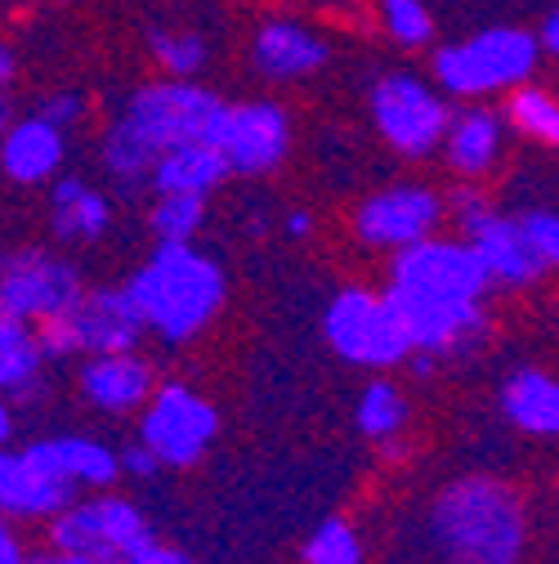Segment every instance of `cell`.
<instances>
[{
    "mask_svg": "<svg viewBox=\"0 0 559 564\" xmlns=\"http://www.w3.org/2000/svg\"><path fill=\"white\" fill-rule=\"evenodd\" d=\"M41 377H45V355L36 345V332L0 314V394L28 399L41 386Z\"/></svg>",
    "mask_w": 559,
    "mask_h": 564,
    "instance_id": "25",
    "label": "cell"
},
{
    "mask_svg": "<svg viewBox=\"0 0 559 564\" xmlns=\"http://www.w3.org/2000/svg\"><path fill=\"white\" fill-rule=\"evenodd\" d=\"M6 126H10V99H6V90H0V134H6Z\"/></svg>",
    "mask_w": 559,
    "mask_h": 564,
    "instance_id": "42",
    "label": "cell"
},
{
    "mask_svg": "<svg viewBox=\"0 0 559 564\" xmlns=\"http://www.w3.org/2000/svg\"><path fill=\"white\" fill-rule=\"evenodd\" d=\"M220 435V416L216 403L201 399L193 386L184 381H162L149 403L139 408V448H149L157 457L162 470H179V466H197L206 457V448Z\"/></svg>",
    "mask_w": 559,
    "mask_h": 564,
    "instance_id": "7",
    "label": "cell"
},
{
    "mask_svg": "<svg viewBox=\"0 0 559 564\" xmlns=\"http://www.w3.org/2000/svg\"><path fill=\"white\" fill-rule=\"evenodd\" d=\"M497 403H502V416L511 421L519 435L550 440L559 431V386L541 368H515L502 381Z\"/></svg>",
    "mask_w": 559,
    "mask_h": 564,
    "instance_id": "23",
    "label": "cell"
},
{
    "mask_svg": "<svg viewBox=\"0 0 559 564\" xmlns=\"http://www.w3.org/2000/svg\"><path fill=\"white\" fill-rule=\"evenodd\" d=\"M112 225V206L99 188H90L86 180L77 175H63L54 184V197H50V229L58 242H77V247H90L108 234Z\"/></svg>",
    "mask_w": 559,
    "mask_h": 564,
    "instance_id": "24",
    "label": "cell"
},
{
    "mask_svg": "<svg viewBox=\"0 0 559 564\" xmlns=\"http://www.w3.org/2000/svg\"><path fill=\"white\" fill-rule=\"evenodd\" d=\"M77 386L86 394V403H95L99 412L108 416H130L149 403V394L157 390V372L144 355H134V349H125V355H95L81 364L77 372Z\"/></svg>",
    "mask_w": 559,
    "mask_h": 564,
    "instance_id": "16",
    "label": "cell"
},
{
    "mask_svg": "<svg viewBox=\"0 0 559 564\" xmlns=\"http://www.w3.org/2000/svg\"><path fill=\"white\" fill-rule=\"evenodd\" d=\"M125 564H193V555H184L179 546H162V542H153V546H144L139 555H130Z\"/></svg>",
    "mask_w": 559,
    "mask_h": 564,
    "instance_id": "36",
    "label": "cell"
},
{
    "mask_svg": "<svg viewBox=\"0 0 559 564\" xmlns=\"http://www.w3.org/2000/svg\"><path fill=\"white\" fill-rule=\"evenodd\" d=\"M45 542L50 551L63 555H86V560H108L125 564L144 546L157 542L149 516L139 511L130 498L117 492H95V498H77L73 507H63L54 520H45Z\"/></svg>",
    "mask_w": 559,
    "mask_h": 564,
    "instance_id": "5",
    "label": "cell"
},
{
    "mask_svg": "<svg viewBox=\"0 0 559 564\" xmlns=\"http://www.w3.org/2000/svg\"><path fill=\"white\" fill-rule=\"evenodd\" d=\"M206 225L201 197H157L149 210V229L157 242H193Z\"/></svg>",
    "mask_w": 559,
    "mask_h": 564,
    "instance_id": "28",
    "label": "cell"
},
{
    "mask_svg": "<svg viewBox=\"0 0 559 564\" xmlns=\"http://www.w3.org/2000/svg\"><path fill=\"white\" fill-rule=\"evenodd\" d=\"M541 50L524 28H483L470 41L443 45L435 54V82L452 99L502 95L537 77Z\"/></svg>",
    "mask_w": 559,
    "mask_h": 564,
    "instance_id": "4",
    "label": "cell"
},
{
    "mask_svg": "<svg viewBox=\"0 0 559 564\" xmlns=\"http://www.w3.org/2000/svg\"><path fill=\"white\" fill-rule=\"evenodd\" d=\"M41 470H50L54 479L73 484L77 492H108L121 479L117 453L90 435H50V440H32L23 448Z\"/></svg>",
    "mask_w": 559,
    "mask_h": 564,
    "instance_id": "19",
    "label": "cell"
},
{
    "mask_svg": "<svg viewBox=\"0 0 559 564\" xmlns=\"http://www.w3.org/2000/svg\"><path fill=\"white\" fill-rule=\"evenodd\" d=\"M28 546H23V538H19V529L10 524V520H0V564H28Z\"/></svg>",
    "mask_w": 559,
    "mask_h": 564,
    "instance_id": "35",
    "label": "cell"
},
{
    "mask_svg": "<svg viewBox=\"0 0 559 564\" xmlns=\"http://www.w3.org/2000/svg\"><path fill=\"white\" fill-rule=\"evenodd\" d=\"M430 538L439 564H524L528 507L511 484L493 475H465L435 498Z\"/></svg>",
    "mask_w": 559,
    "mask_h": 564,
    "instance_id": "2",
    "label": "cell"
},
{
    "mask_svg": "<svg viewBox=\"0 0 559 564\" xmlns=\"http://www.w3.org/2000/svg\"><path fill=\"white\" fill-rule=\"evenodd\" d=\"M224 99L197 82H153L139 86L121 117L99 139V162L121 188H144L153 162L175 144H216Z\"/></svg>",
    "mask_w": 559,
    "mask_h": 564,
    "instance_id": "1",
    "label": "cell"
},
{
    "mask_svg": "<svg viewBox=\"0 0 559 564\" xmlns=\"http://www.w3.org/2000/svg\"><path fill=\"white\" fill-rule=\"evenodd\" d=\"M390 288L412 292V296H430V301H474L483 305V296L493 292L479 256L470 251L465 238H426L412 242L403 251L390 256Z\"/></svg>",
    "mask_w": 559,
    "mask_h": 564,
    "instance_id": "10",
    "label": "cell"
},
{
    "mask_svg": "<svg viewBox=\"0 0 559 564\" xmlns=\"http://www.w3.org/2000/svg\"><path fill=\"white\" fill-rule=\"evenodd\" d=\"M354 421H359V431H363L372 444L398 440L403 426H407V394H403L394 381L376 377V381L363 386V394H359V403H354Z\"/></svg>",
    "mask_w": 559,
    "mask_h": 564,
    "instance_id": "27",
    "label": "cell"
},
{
    "mask_svg": "<svg viewBox=\"0 0 559 564\" xmlns=\"http://www.w3.org/2000/svg\"><path fill=\"white\" fill-rule=\"evenodd\" d=\"M327 58H331L327 41L296 19H268V23H260V32L251 41V67L268 82L314 77V73H322Z\"/></svg>",
    "mask_w": 559,
    "mask_h": 564,
    "instance_id": "17",
    "label": "cell"
},
{
    "mask_svg": "<svg viewBox=\"0 0 559 564\" xmlns=\"http://www.w3.org/2000/svg\"><path fill=\"white\" fill-rule=\"evenodd\" d=\"M45 364L50 359H95V355H125L144 340V323H139L125 288H103L86 292L67 314L32 327Z\"/></svg>",
    "mask_w": 559,
    "mask_h": 564,
    "instance_id": "6",
    "label": "cell"
},
{
    "mask_svg": "<svg viewBox=\"0 0 559 564\" xmlns=\"http://www.w3.org/2000/svg\"><path fill=\"white\" fill-rule=\"evenodd\" d=\"M63 158H67V134L45 126L41 117L10 121L6 134H0V171L23 188L54 180L63 171Z\"/></svg>",
    "mask_w": 559,
    "mask_h": 564,
    "instance_id": "21",
    "label": "cell"
},
{
    "mask_svg": "<svg viewBox=\"0 0 559 564\" xmlns=\"http://www.w3.org/2000/svg\"><path fill=\"white\" fill-rule=\"evenodd\" d=\"M381 296L390 301L407 345L416 355H430L435 364L452 355H470L487 332V314L474 301H430V296H412L398 288H385Z\"/></svg>",
    "mask_w": 559,
    "mask_h": 564,
    "instance_id": "12",
    "label": "cell"
},
{
    "mask_svg": "<svg viewBox=\"0 0 559 564\" xmlns=\"http://www.w3.org/2000/svg\"><path fill=\"white\" fill-rule=\"evenodd\" d=\"M381 23L394 36V45H407V50H421L435 36V19L421 0H381Z\"/></svg>",
    "mask_w": 559,
    "mask_h": 564,
    "instance_id": "31",
    "label": "cell"
},
{
    "mask_svg": "<svg viewBox=\"0 0 559 564\" xmlns=\"http://www.w3.org/2000/svg\"><path fill=\"white\" fill-rule=\"evenodd\" d=\"M28 564H108V560H86V555H63V551H41V555H28Z\"/></svg>",
    "mask_w": 559,
    "mask_h": 564,
    "instance_id": "38",
    "label": "cell"
},
{
    "mask_svg": "<svg viewBox=\"0 0 559 564\" xmlns=\"http://www.w3.org/2000/svg\"><path fill=\"white\" fill-rule=\"evenodd\" d=\"M32 117H41L45 126H54V130H73V126H81L86 121V99L77 95V90H54V95H45L41 104H36V112Z\"/></svg>",
    "mask_w": 559,
    "mask_h": 564,
    "instance_id": "33",
    "label": "cell"
},
{
    "mask_svg": "<svg viewBox=\"0 0 559 564\" xmlns=\"http://www.w3.org/2000/svg\"><path fill=\"white\" fill-rule=\"evenodd\" d=\"M14 73H19V63H14V50L0 41V90H6L10 82H14Z\"/></svg>",
    "mask_w": 559,
    "mask_h": 564,
    "instance_id": "40",
    "label": "cell"
},
{
    "mask_svg": "<svg viewBox=\"0 0 559 564\" xmlns=\"http://www.w3.org/2000/svg\"><path fill=\"white\" fill-rule=\"evenodd\" d=\"M533 41H537L541 58H550V54L559 50V14H555V10H550V14H541V28L533 32Z\"/></svg>",
    "mask_w": 559,
    "mask_h": 564,
    "instance_id": "37",
    "label": "cell"
},
{
    "mask_svg": "<svg viewBox=\"0 0 559 564\" xmlns=\"http://www.w3.org/2000/svg\"><path fill=\"white\" fill-rule=\"evenodd\" d=\"M153 58L171 73V82H193L206 67V41L197 32H149Z\"/></svg>",
    "mask_w": 559,
    "mask_h": 564,
    "instance_id": "29",
    "label": "cell"
},
{
    "mask_svg": "<svg viewBox=\"0 0 559 564\" xmlns=\"http://www.w3.org/2000/svg\"><path fill=\"white\" fill-rule=\"evenodd\" d=\"M117 466H121V475H134V479H157V457L149 453V448H139V444H130V448H121L117 453Z\"/></svg>",
    "mask_w": 559,
    "mask_h": 564,
    "instance_id": "34",
    "label": "cell"
},
{
    "mask_svg": "<svg viewBox=\"0 0 559 564\" xmlns=\"http://www.w3.org/2000/svg\"><path fill=\"white\" fill-rule=\"evenodd\" d=\"M322 336L344 364L354 368H372V372H390L403 368L412 345L390 310V301L372 288H344L331 296L327 314H322Z\"/></svg>",
    "mask_w": 559,
    "mask_h": 564,
    "instance_id": "8",
    "label": "cell"
},
{
    "mask_svg": "<svg viewBox=\"0 0 559 564\" xmlns=\"http://www.w3.org/2000/svg\"><path fill=\"white\" fill-rule=\"evenodd\" d=\"M305 564H363V538L349 520H322L305 542Z\"/></svg>",
    "mask_w": 559,
    "mask_h": 564,
    "instance_id": "30",
    "label": "cell"
},
{
    "mask_svg": "<svg viewBox=\"0 0 559 564\" xmlns=\"http://www.w3.org/2000/svg\"><path fill=\"white\" fill-rule=\"evenodd\" d=\"M81 296H86L81 269L67 256H54L45 247L0 251V314L6 318L41 327L67 314Z\"/></svg>",
    "mask_w": 559,
    "mask_h": 564,
    "instance_id": "9",
    "label": "cell"
},
{
    "mask_svg": "<svg viewBox=\"0 0 559 564\" xmlns=\"http://www.w3.org/2000/svg\"><path fill=\"white\" fill-rule=\"evenodd\" d=\"M10 435H14V408H10L6 394H0V448L10 444Z\"/></svg>",
    "mask_w": 559,
    "mask_h": 564,
    "instance_id": "41",
    "label": "cell"
},
{
    "mask_svg": "<svg viewBox=\"0 0 559 564\" xmlns=\"http://www.w3.org/2000/svg\"><path fill=\"white\" fill-rule=\"evenodd\" d=\"M287 234H292L296 242L314 234V216H309V210H287Z\"/></svg>",
    "mask_w": 559,
    "mask_h": 564,
    "instance_id": "39",
    "label": "cell"
},
{
    "mask_svg": "<svg viewBox=\"0 0 559 564\" xmlns=\"http://www.w3.org/2000/svg\"><path fill=\"white\" fill-rule=\"evenodd\" d=\"M502 121L515 134L533 139V144H546V149L559 144V104H555V95L546 86H533V82L515 86L511 99H506V117Z\"/></svg>",
    "mask_w": 559,
    "mask_h": 564,
    "instance_id": "26",
    "label": "cell"
},
{
    "mask_svg": "<svg viewBox=\"0 0 559 564\" xmlns=\"http://www.w3.org/2000/svg\"><path fill=\"white\" fill-rule=\"evenodd\" d=\"M443 225V197L426 184H394L359 202L354 234L372 251H403L412 242L435 238Z\"/></svg>",
    "mask_w": 559,
    "mask_h": 564,
    "instance_id": "14",
    "label": "cell"
},
{
    "mask_svg": "<svg viewBox=\"0 0 559 564\" xmlns=\"http://www.w3.org/2000/svg\"><path fill=\"white\" fill-rule=\"evenodd\" d=\"M125 296L144 332L162 336L166 345H184L224 310V269L193 242H157L153 256L130 273Z\"/></svg>",
    "mask_w": 559,
    "mask_h": 564,
    "instance_id": "3",
    "label": "cell"
},
{
    "mask_svg": "<svg viewBox=\"0 0 559 564\" xmlns=\"http://www.w3.org/2000/svg\"><path fill=\"white\" fill-rule=\"evenodd\" d=\"M224 180H229V166H224L220 149L216 144H201V139L166 149L153 162V171H149V188L157 197H201L206 202Z\"/></svg>",
    "mask_w": 559,
    "mask_h": 564,
    "instance_id": "22",
    "label": "cell"
},
{
    "mask_svg": "<svg viewBox=\"0 0 559 564\" xmlns=\"http://www.w3.org/2000/svg\"><path fill=\"white\" fill-rule=\"evenodd\" d=\"M443 158L461 180H483L493 175L502 153H506V121L502 112L483 108V104H465L457 112H448V130H443Z\"/></svg>",
    "mask_w": 559,
    "mask_h": 564,
    "instance_id": "18",
    "label": "cell"
},
{
    "mask_svg": "<svg viewBox=\"0 0 559 564\" xmlns=\"http://www.w3.org/2000/svg\"><path fill=\"white\" fill-rule=\"evenodd\" d=\"M515 229H519L524 247L537 256V264L550 273L555 260H559V216H555V206H524V210H515Z\"/></svg>",
    "mask_w": 559,
    "mask_h": 564,
    "instance_id": "32",
    "label": "cell"
},
{
    "mask_svg": "<svg viewBox=\"0 0 559 564\" xmlns=\"http://www.w3.org/2000/svg\"><path fill=\"white\" fill-rule=\"evenodd\" d=\"M465 242L479 256V264H483V273H487L493 288H533V282L546 278V269L537 264V256L524 247V238L515 229V216H506L502 206L483 225H474L465 234Z\"/></svg>",
    "mask_w": 559,
    "mask_h": 564,
    "instance_id": "20",
    "label": "cell"
},
{
    "mask_svg": "<svg viewBox=\"0 0 559 564\" xmlns=\"http://www.w3.org/2000/svg\"><path fill=\"white\" fill-rule=\"evenodd\" d=\"M448 112H452L448 99L412 73H390L372 90V121L381 139L398 158H412V162L439 153Z\"/></svg>",
    "mask_w": 559,
    "mask_h": 564,
    "instance_id": "11",
    "label": "cell"
},
{
    "mask_svg": "<svg viewBox=\"0 0 559 564\" xmlns=\"http://www.w3.org/2000/svg\"><path fill=\"white\" fill-rule=\"evenodd\" d=\"M81 492L73 484L54 479L50 470H41L23 448H0V520L10 524H45L54 520L63 507H73Z\"/></svg>",
    "mask_w": 559,
    "mask_h": 564,
    "instance_id": "15",
    "label": "cell"
},
{
    "mask_svg": "<svg viewBox=\"0 0 559 564\" xmlns=\"http://www.w3.org/2000/svg\"><path fill=\"white\" fill-rule=\"evenodd\" d=\"M216 149H220L229 175H246V180L273 175L292 153V117L268 99L224 104Z\"/></svg>",
    "mask_w": 559,
    "mask_h": 564,
    "instance_id": "13",
    "label": "cell"
}]
</instances>
